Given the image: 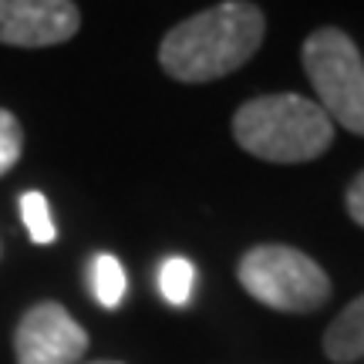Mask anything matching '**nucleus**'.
I'll use <instances>...</instances> for the list:
<instances>
[{"mask_svg": "<svg viewBox=\"0 0 364 364\" xmlns=\"http://www.w3.org/2000/svg\"><path fill=\"white\" fill-rule=\"evenodd\" d=\"M263 34L267 21L257 4L223 0L166 31L159 44V65L182 85H209L247 65L260 51Z\"/></svg>", "mask_w": 364, "mask_h": 364, "instance_id": "1", "label": "nucleus"}, {"mask_svg": "<svg viewBox=\"0 0 364 364\" xmlns=\"http://www.w3.org/2000/svg\"><path fill=\"white\" fill-rule=\"evenodd\" d=\"M233 139L250 156L277 166H300L324 156L334 142V122L317 102L284 91L260 95L236 108Z\"/></svg>", "mask_w": 364, "mask_h": 364, "instance_id": "2", "label": "nucleus"}, {"mask_svg": "<svg viewBox=\"0 0 364 364\" xmlns=\"http://www.w3.org/2000/svg\"><path fill=\"white\" fill-rule=\"evenodd\" d=\"M236 277L253 300L284 314H311L331 297V277L304 250L260 243L243 253Z\"/></svg>", "mask_w": 364, "mask_h": 364, "instance_id": "3", "label": "nucleus"}, {"mask_svg": "<svg viewBox=\"0 0 364 364\" xmlns=\"http://www.w3.org/2000/svg\"><path fill=\"white\" fill-rule=\"evenodd\" d=\"M321 108L351 135H364V58L341 27H317L300 48Z\"/></svg>", "mask_w": 364, "mask_h": 364, "instance_id": "4", "label": "nucleus"}, {"mask_svg": "<svg viewBox=\"0 0 364 364\" xmlns=\"http://www.w3.org/2000/svg\"><path fill=\"white\" fill-rule=\"evenodd\" d=\"M88 351V334L71 314L54 304H34L14 331L17 364H81Z\"/></svg>", "mask_w": 364, "mask_h": 364, "instance_id": "5", "label": "nucleus"}, {"mask_svg": "<svg viewBox=\"0 0 364 364\" xmlns=\"http://www.w3.org/2000/svg\"><path fill=\"white\" fill-rule=\"evenodd\" d=\"M81 31L75 0H0V44L54 48Z\"/></svg>", "mask_w": 364, "mask_h": 364, "instance_id": "6", "label": "nucleus"}, {"mask_svg": "<svg viewBox=\"0 0 364 364\" xmlns=\"http://www.w3.org/2000/svg\"><path fill=\"white\" fill-rule=\"evenodd\" d=\"M324 354L334 364H351L364 358V294L331 321L324 334Z\"/></svg>", "mask_w": 364, "mask_h": 364, "instance_id": "7", "label": "nucleus"}, {"mask_svg": "<svg viewBox=\"0 0 364 364\" xmlns=\"http://www.w3.org/2000/svg\"><path fill=\"white\" fill-rule=\"evenodd\" d=\"M91 290H95V300H98L102 307H108V311L122 304L125 290H129V280H125V270H122L118 257L98 253V257L91 260Z\"/></svg>", "mask_w": 364, "mask_h": 364, "instance_id": "8", "label": "nucleus"}, {"mask_svg": "<svg viewBox=\"0 0 364 364\" xmlns=\"http://www.w3.org/2000/svg\"><path fill=\"white\" fill-rule=\"evenodd\" d=\"M193 284H196V270L186 257L162 260V267H159V290H162V297L169 304L182 307L186 300L193 297Z\"/></svg>", "mask_w": 364, "mask_h": 364, "instance_id": "9", "label": "nucleus"}, {"mask_svg": "<svg viewBox=\"0 0 364 364\" xmlns=\"http://www.w3.org/2000/svg\"><path fill=\"white\" fill-rule=\"evenodd\" d=\"M21 216H24L27 233H31V240H34L38 247L54 243L58 230H54L51 206H48V199H44V196H41V193H24V196H21Z\"/></svg>", "mask_w": 364, "mask_h": 364, "instance_id": "10", "label": "nucleus"}, {"mask_svg": "<svg viewBox=\"0 0 364 364\" xmlns=\"http://www.w3.org/2000/svg\"><path fill=\"white\" fill-rule=\"evenodd\" d=\"M21 152H24V129L7 108H0V176H7L21 162Z\"/></svg>", "mask_w": 364, "mask_h": 364, "instance_id": "11", "label": "nucleus"}, {"mask_svg": "<svg viewBox=\"0 0 364 364\" xmlns=\"http://www.w3.org/2000/svg\"><path fill=\"white\" fill-rule=\"evenodd\" d=\"M344 206H348V216H351L358 226H364V172H358L344 193Z\"/></svg>", "mask_w": 364, "mask_h": 364, "instance_id": "12", "label": "nucleus"}, {"mask_svg": "<svg viewBox=\"0 0 364 364\" xmlns=\"http://www.w3.org/2000/svg\"><path fill=\"white\" fill-rule=\"evenodd\" d=\"M81 364H118V361H81Z\"/></svg>", "mask_w": 364, "mask_h": 364, "instance_id": "13", "label": "nucleus"}]
</instances>
